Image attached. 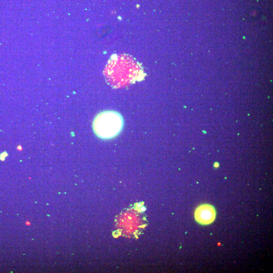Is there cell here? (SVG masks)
Returning a JSON list of instances; mask_svg holds the SVG:
<instances>
[{"label":"cell","instance_id":"6da1fadb","mask_svg":"<svg viewBox=\"0 0 273 273\" xmlns=\"http://www.w3.org/2000/svg\"><path fill=\"white\" fill-rule=\"evenodd\" d=\"M123 119L117 112L107 110L97 115L93 123V129L98 137L109 140L120 134L123 126Z\"/></svg>","mask_w":273,"mask_h":273},{"label":"cell","instance_id":"7a4b0ae2","mask_svg":"<svg viewBox=\"0 0 273 273\" xmlns=\"http://www.w3.org/2000/svg\"><path fill=\"white\" fill-rule=\"evenodd\" d=\"M217 212L215 207L209 204H203L197 207L194 212V218L197 223L203 225H210L215 221Z\"/></svg>","mask_w":273,"mask_h":273},{"label":"cell","instance_id":"3957f363","mask_svg":"<svg viewBox=\"0 0 273 273\" xmlns=\"http://www.w3.org/2000/svg\"><path fill=\"white\" fill-rule=\"evenodd\" d=\"M218 165H218V163H215V165H214V166H215V167H218Z\"/></svg>","mask_w":273,"mask_h":273}]
</instances>
